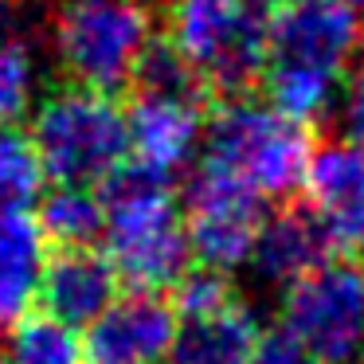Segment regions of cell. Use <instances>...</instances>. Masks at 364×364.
Wrapping results in <instances>:
<instances>
[{
  "label": "cell",
  "mask_w": 364,
  "mask_h": 364,
  "mask_svg": "<svg viewBox=\"0 0 364 364\" xmlns=\"http://www.w3.org/2000/svg\"><path fill=\"white\" fill-rule=\"evenodd\" d=\"M118 270L102 251L90 247H55L40 270V301L48 314L67 325H90L114 298H118Z\"/></svg>",
  "instance_id": "cell-12"
},
{
  "label": "cell",
  "mask_w": 364,
  "mask_h": 364,
  "mask_svg": "<svg viewBox=\"0 0 364 364\" xmlns=\"http://www.w3.org/2000/svg\"><path fill=\"white\" fill-rule=\"evenodd\" d=\"M333 251H337V243L325 231V223L317 220L314 208L290 204L282 212H274L270 220L262 215L247 262H255L259 278H267L274 286H286L294 278H301L306 270H314L317 262H325Z\"/></svg>",
  "instance_id": "cell-14"
},
{
  "label": "cell",
  "mask_w": 364,
  "mask_h": 364,
  "mask_svg": "<svg viewBox=\"0 0 364 364\" xmlns=\"http://www.w3.org/2000/svg\"><path fill=\"white\" fill-rule=\"evenodd\" d=\"M43 239L40 220L24 208L0 212V329L16 325L32 309L43 270Z\"/></svg>",
  "instance_id": "cell-15"
},
{
  "label": "cell",
  "mask_w": 364,
  "mask_h": 364,
  "mask_svg": "<svg viewBox=\"0 0 364 364\" xmlns=\"http://www.w3.org/2000/svg\"><path fill=\"white\" fill-rule=\"evenodd\" d=\"M301 188L333 243L348 255H364V145L329 141L321 149L314 145Z\"/></svg>",
  "instance_id": "cell-11"
},
{
  "label": "cell",
  "mask_w": 364,
  "mask_h": 364,
  "mask_svg": "<svg viewBox=\"0 0 364 364\" xmlns=\"http://www.w3.org/2000/svg\"><path fill=\"white\" fill-rule=\"evenodd\" d=\"M348 134H353V141L364 145V63L353 79V90H348Z\"/></svg>",
  "instance_id": "cell-22"
},
{
  "label": "cell",
  "mask_w": 364,
  "mask_h": 364,
  "mask_svg": "<svg viewBox=\"0 0 364 364\" xmlns=\"http://www.w3.org/2000/svg\"><path fill=\"white\" fill-rule=\"evenodd\" d=\"M0 364H9V360H0Z\"/></svg>",
  "instance_id": "cell-25"
},
{
  "label": "cell",
  "mask_w": 364,
  "mask_h": 364,
  "mask_svg": "<svg viewBox=\"0 0 364 364\" xmlns=\"http://www.w3.org/2000/svg\"><path fill=\"white\" fill-rule=\"evenodd\" d=\"M204 98L134 90V106L126 114V141L134 165L168 181L192 161L204 134Z\"/></svg>",
  "instance_id": "cell-10"
},
{
  "label": "cell",
  "mask_w": 364,
  "mask_h": 364,
  "mask_svg": "<svg viewBox=\"0 0 364 364\" xmlns=\"http://www.w3.org/2000/svg\"><path fill=\"white\" fill-rule=\"evenodd\" d=\"M364 48V20L341 0H267V98L282 114L314 122L337 102Z\"/></svg>",
  "instance_id": "cell-1"
},
{
  "label": "cell",
  "mask_w": 364,
  "mask_h": 364,
  "mask_svg": "<svg viewBox=\"0 0 364 364\" xmlns=\"http://www.w3.org/2000/svg\"><path fill=\"white\" fill-rule=\"evenodd\" d=\"M341 4H348V9H353V12H356V16H360V20H364V0H341Z\"/></svg>",
  "instance_id": "cell-23"
},
{
  "label": "cell",
  "mask_w": 364,
  "mask_h": 364,
  "mask_svg": "<svg viewBox=\"0 0 364 364\" xmlns=\"http://www.w3.org/2000/svg\"><path fill=\"white\" fill-rule=\"evenodd\" d=\"M36 220L51 247H90L106 228V204L87 184H59L40 204Z\"/></svg>",
  "instance_id": "cell-16"
},
{
  "label": "cell",
  "mask_w": 364,
  "mask_h": 364,
  "mask_svg": "<svg viewBox=\"0 0 364 364\" xmlns=\"http://www.w3.org/2000/svg\"><path fill=\"white\" fill-rule=\"evenodd\" d=\"M145 4H161V0H145Z\"/></svg>",
  "instance_id": "cell-24"
},
{
  "label": "cell",
  "mask_w": 364,
  "mask_h": 364,
  "mask_svg": "<svg viewBox=\"0 0 364 364\" xmlns=\"http://www.w3.org/2000/svg\"><path fill=\"white\" fill-rule=\"evenodd\" d=\"M32 145L48 181L95 188L129 157L126 114L106 90L67 82L36 110Z\"/></svg>",
  "instance_id": "cell-5"
},
{
  "label": "cell",
  "mask_w": 364,
  "mask_h": 364,
  "mask_svg": "<svg viewBox=\"0 0 364 364\" xmlns=\"http://www.w3.org/2000/svg\"><path fill=\"white\" fill-rule=\"evenodd\" d=\"M176 43L208 98L251 95L267 59V0H165Z\"/></svg>",
  "instance_id": "cell-4"
},
{
  "label": "cell",
  "mask_w": 364,
  "mask_h": 364,
  "mask_svg": "<svg viewBox=\"0 0 364 364\" xmlns=\"http://www.w3.org/2000/svg\"><path fill=\"white\" fill-rule=\"evenodd\" d=\"M181 215L192 259L208 270L228 274L251 259L259 223L267 215V196L231 168L204 161L188 181Z\"/></svg>",
  "instance_id": "cell-8"
},
{
  "label": "cell",
  "mask_w": 364,
  "mask_h": 364,
  "mask_svg": "<svg viewBox=\"0 0 364 364\" xmlns=\"http://www.w3.org/2000/svg\"><path fill=\"white\" fill-rule=\"evenodd\" d=\"M59 71L95 90H122L153 40V4L145 0H59L51 20Z\"/></svg>",
  "instance_id": "cell-6"
},
{
  "label": "cell",
  "mask_w": 364,
  "mask_h": 364,
  "mask_svg": "<svg viewBox=\"0 0 364 364\" xmlns=\"http://www.w3.org/2000/svg\"><path fill=\"white\" fill-rule=\"evenodd\" d=\"M4 333H9V364H87L75 325L59 321L48 309L43 314L28 309Z\"/></svg>",
  "instance_id": "cell-17"
},
{
  "label": "cell",
  "mask_w": 364,
  "mask_h": 364,
  "mask_svg": "<svg viewBox=\"0 0 364 364\" xmlns=\"http://www.w3.org/2000/svg\"><path fill=\"white\" fill-rule=\"evenodd\" d=\"M247 364H329V360L309 353V348L301 345V341H294L290 333H267V337H259V345H255V353Z\"/></svg>",
  "instance_id": "cell-20"
},
{
  "label": "cell",
  "mask_w": 364,
  "mask_h": 364,
  "mask_svg": "<svg viewBox=\"0 0 364 364\" xmlns=\"http://www.w3.org/2000/svg\"><path fill=\"white\" fill-rule=\"evenodd\" d=\"M259 337V321L247 301H239V294H228L215 306L176 314L168 364H247Z\"/></svg>",
  "instance_id": "cell-13"
},
{
  "label": "cell",
  "mask_w": 364,
  "mask_h": 364,
  "mask_svg": "<svg viewBox=\"0 0 364 364\" xmlns=\"http://www.w3.org/2000/svg\"><path fill=\"white\" fill-rule=\"evenodd\" d=\"M32 0H0V40H24Z\"/></svg>",
  "instance_id": "cell-21"
},
{
  "label": "cell",
  "mask_w": 364,
  "mask_h": 364,
  "mask_svg": "<svg viewBox=\"0 0 364 364\" xmlns=\"http://www.w3.org/2000/svg\"><path fill=\"white\" fill-rule=\"evenodd\" d=\"M36 90V63L28 40H0V129L24 122Z\"/></svg>",
  "instance_id": "cell-19"
},
{
  "label": "cell",
  "mask_w": 364,
  "mask_h": 364,
  "mask_svg": "<svg viewBox=\"0 0 364 364\" xmlns=\"http://www.w3.org/2000/svg\"><path fill=\"white\" fill-rule=\"evenodd\" d=\"M176 337V306L161 290H134L114 298L90 321L82 341L87 364H168Z\"/></svg>",
  "instance_id": "cell-9"
},
{
  "label": "cell",
  "mask_w": 364,
  "mask_h": 364,
  "mask_svg": "<svg viewBox=\"0 0 364 364\" xmlns=\"http://www.w3.org/2000/svg\"><path fill=\"white\" fill-rule=\"evenodd\" d=\"M282 333L329 364H345L364 348V255L325 259L286 282Z\"/></svg>",
  "instance_id": "cell-7"
},
{
  "label": "cell",
  "mask_w": 364,
  "mask_h": 364,
  "mask_svg": "<svg viewBox=\"0 0 364 364\" xmlns=\"http://www.w3.org/2000/svg\"><path fill=\"white\" fill-rule=\"evenodd\" d=\"M204 122V161L231 168L267 200H282L301 188L314 157L309 122L282 114L274 102H255L251 95L220 98Z\"/></svg>",
  "instance_id": "cell-3"
},
{
  "label": "cell",
  "mask_w": 364,
  "mask_h": 364,
  "mask_svg": "<svg viewBox=\"0 0 364 364\" xmlns=\"http://www.w3.org/2000/svg\"><path fill=\"white\" fill-rule=\"evenodd\" d=\"M43 184V165L36 157L32 137L16 126L0 129V212L4 208H28Z\"/></svg>",
  "instance_id": "cell-18"
},
{
  "label": "cell",
  "mask_w": 364,
  "mask_h": 364,
  "mask_svg": "<svg viewBox=\"0 0 364 364\" xmlns=\"http://www.w3.org/2000/svg\"><path fill=\"white\" fill-rule=\"evenodd\" d=\"M106 259L134 290H173L188 274L184 215L165 176L122 161L102 181Z\"/></svg>",
  "instance_id": "cell-2"
}]
</instances>
